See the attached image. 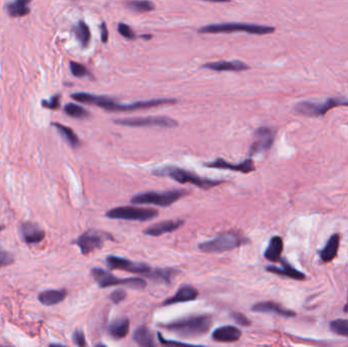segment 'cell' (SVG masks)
<instances>
[{
	"label": "cell",
	"mask_w": 348,
	"mask_h": 347,
	"mask_svg": "<svg viewBox=\"0 0 348 347\" xmlns=\"http://www.w3.org/2000/svg\"><path fill=\"white\" fill-rule=\"evenodd\" d=\"M71 97L81 103L96 105L99 108H102L106 111H114V112H125V111H135L140 109H148L155 108L158 106L175 104L176 100L173 98H161V99H153V100H146V101H137L128 104H122L114 101L111 98L105 96H98L94 94H89V93H74Z\"/></svg>",
	"instance_id": "cell-1"
},
{
	"label": "cell",
	"mask_w": 348,
	"mask_h": 347,
	"mask_svg": "<svg viewBox=\"0 0 348 347\" xmlns=\"http://www.w3.org/2000/svg\"><path fill=\"white\" fill-rule=\"evenodd\" d=\"M212 324L213 318L209 315H203L180 319L163 327L180 337H198L208 333Z\"/></svg>",
	"instance_id": "cell-2"
},
{
	"label": "cell",
	"mask_w": 348,
	"mask_h": 347,
	"mask_svg": "<svg viewBox=\"0 0 348 347\" xmlns=\"http://www.w3.org/2000/svg\"><path fill=\"white\" fill-rule=\"evenodd\" d=\"M153 173L157 176H167L179 183L194 184L202 190H209L222 183L221 180L200 177L192 171H187L176 166H166L163 168H159L154 170Z\"/></svg>",
	"instance_id": "cell-3"
},
{
	"label": "cell",
	"mask_w": 348,
	"mask_h": 347,
	"mask_svg": "<svg viewBox=\"0 0 348 347\" xmlns=\"http://www.w3.org/2000/svg\"><path fill=\"white\" fill-rule=\"evenodd\" d=\"M275 31L273 26L247 24V23H222V24H211L204 25L199 29L200 34H220V33H233V32H245L250 35H268Z\"/></svg>",
	"instance_id": "cell-4"
},
{
	"label": "cell",
	"mask_w": 348,
	"mask_h": 347,
	"mask_svg": "<svg viewBox=\"0 0 348 347\" xmlns=\"http://www.w3.org/2000/svg\"><path fill=\"white\" fill-rule=\"evenodd\" d=\"M187 194L186 191L175 190L168 192H146L132 197L130 202L133 205H154L166 208L171 206Z\"/></svg>",
	"instance_id": "cell-5"
},
{
	"label": "cell",
	"mask_w": 348,
	"mask_h": 347,
	"mask_svg": "<svg viewBox=\"0 0 348 347\" xmlns=\"http://www.w3.org/2000/svg\"><path fill=\"white\" fill-rule=\"evenodd\" d=\"M245 243V239L236 232H225L221 233L215 238L206 240L199 244V248L204 252L218 253L232 250Z\"/></svg>",
	"instance_id": "cell-6"
},
{
	"label": "cell",
	"mask_w": 348,
	"mask_h": 347,
	"mask_svg": "<svg viewBox=\"0 0 348 347\" xmlns=\"http://www.w3.org/2000/svg\"><path fill=\"white\" fill-rule=\"evenodd\" d=\"M92 276L96 280V282L101 288L111 287L116 285H125L136 289H144L147 286V282L144 279L132 277V278H118L112 275L110 272L102 268H94L91 271Z\"/></svg>",
	"instance_id": "cell-7"
},
{
	"label": "cell",
	"mask_w": 348,
	"mask_h": 347,
	"mask_svg": "<svg viewBox=\"0 0 348 347\" xmlns=\"http://www.w3.org/2000/svg\"><path fill=\"white\" fill-rule=\"evenodd\" d=\"M338 106H348V97L329 98L325 102H309L303 101L296 106L298 113L304 116H322L326 114L330 109Z\"/></svg>",
	"instance_id": "cell-8"
},
{
	"label": "cell",
	"mask_w": 348,
	"mask_h": 347,
	"mask_svg": "<svg viewBox=\"0 0 348 347\" xmlns=\"http://www.w3.org/2000/svg\"><path fill=\"white\" fill-rule=\"evenodd\" d=\"M159 212L154 209L148 208H137V207H117L113 208L106 213V216L110 219L128 220V221H140L145 222L156 218Z\"/></svg>",
	"instance_id": "cell-9"
},
{
	"label": "cell",
	"mask_w": 348,
	"mask_h": 347,
	"mask_svg": "<svg viewBox=\"0 0 348 347\" xmlns=\"http://www.w3.org/2000/svg\"><path fill=\"white\" fill-rule=\"evenodd\" d=\"M114 124L130 127H146V126H159V127H175L177 122L166 116H148V117H133L115 119Z\"/></svg>",
	"instance_id": "cell-10"
},
{
	"label": "cell",
	"mask_w": 348,
	"mask_h": 347,
	"mask_svg": "<svg viewBox=\"0 0 348 347\" xmlns=\"http://www.w3.org/2000/svg\"><path fill=\"white\" fill-rule=\"evenodd\" d=\"M112 239L111 235L98 230H88L75 240V245L81 249L83 255H89L90 252L103 248L105 239Z\"/></svg>",
	"instance_id": "cell-11"
},
{
	"label": "cell",
	"mask_w": 348,
	"mask_h": 347,
	"mask_svg": "<svg viewBox=\"0 0 348 347\" xmlns=\"http://www.w3.org/2000/svg\"><path fill=\"white\" fill-rule=\"evenodd\" d=\"M106 264L109 269L112 270H124L130 273L141 274L143 276L148 277L152 271L150 266L143 263H135L130 260L117 257V256H108L106 259Z\"/></svg>",
	"instance_id": "cell-12"
},
{
	"label": "cell",
	"mask_w": 348,
	"mask_h": 347,
	"mask_svg": "<svg viewBox=\"0 0 348 347\" xmlns=\"http://www.w3.org/2000/svg\"><path fill=\"white\" fill-rule=\"evenodd\" d=\"M275 140V131L271 127L263 126L256 130L255 141L249 148V155L253 156L269 150Z\"/></svg>",
	"instance_id": "cell-13"
},
{
	"label": "cell",
	"mask_w": 348,
	"mask_h": 347,
	"mask_svg": "<svg viewBox=\"0 0 348 347\" xmlns=\"http://www.w3.org/2000/svg\"><path fill=\"white\" fill-rule=\"evenodd\" d=\"M20 233L25 243L30 245H36L41 243L45 238V232L35 223L25 222L20 226Z\"/></svg>",
	"instance_id": "cell-14"
},
{
	"label": "cell",
	"mask_w": 348,
	"mask_h": 347,
	"mask_svg": "<svg viewBox=\"0 0 348 347\" xmlns=\"http://www.w3.org/2000/svg\"><path fill=\"white\" fill-rule=\"evenodd\" d=\"M205 166L210 167V168H218V169H228L232 171H237V172H243V173H249L255 171L256 167L253 164L251 159H247L244 162L239 164H231L229 162H227L224 159H217L215 161L210 162L205 164Z\"/></svg>",
	"instance_id": "cell-15"
},
{
	"label": "cell",
	"mask_w": 348,
	"mask_h": 347,
	"mask_svg": "<svg viewBox=\"0 0 348 347\" xmlns=\"http://www.w3.org/2000/svg\"><path fill=\"white\" fill-rule=\"evenodd\" d=\"M207 70L214 72H244L249 69V66L240 60H231V61H215L209 62L204 65Z\"/></svg>",
	"instance_id": "cell-16"
},
{
	"label": "cell",
	"mask_w": 348,
	"mask_h": 347,
	"mask_svg": "<svg viewBox=\"0 0 348 347\" xmlns=\"http://www.w3.org/2000/svg\"><path fill=\"white\" fill-rule=\"evenodd\" d=\"M240 337H242V332L237 327L231 325L219 327L212 334L213 340L225 343L236 342L240 339Z\"/></svg>",
	"instance_id": "cell-17"
},
{
	"label": "cell",
	"mask_w": 348,
	"mask_h": 347,
	"mask_svg": "<svg viewBox=\"0 0 348 347\" xmlns=\"http://www.w3.org/2000/svg\"><path fill=\"white\" fill-rule=\"evenodd\" d=\"M198 297H199V291L197 290V288L191 285H182L181 287L178 288L175 295L167 298L163 302V305H171V304H176L180 302L192 301L197 299Z\"/></svg>",
	"instance_id": "cell-18"
},
{
	"label": "cell",
	"mask_w": 348,
	"mask_h": 347,
	"mask_svg": "<svg viewBox=\"0 0 348 347\" xmlns=\"http://www.w3.org/2000/svg\"><path fill=\"white\" fill-rule=\"evenodd\" d=\"M182 224H183V221H181V220L162 221V222H159L157 224L150 226V227H148V228H146L144 230V233L146 235H150V236H160V235H163L165 233L173 232L174 230L178 229Z\"/></svg>",
	"instance_id": "cell-19"
},
{
	"label": "cell",
	"mask_w": 348,
	"mask_h": 347,
	"mask_svg": "<svg viewBox=\"0 0 348 347\" xmlns=\"http://www.w3.org/2000/svg\"><path fill=\"white\" fill-rule=\"evenodd\" d=\"M251 311L257 312V313H273V314H276L280 317H284V318L296 317V313H294L293 311L284 309L280 304L273 302V301H263V302L253 304L252 308H251Z\"/></svg>",
	"instance_id": "cell-20"
},
{
	"label": "cell",
	"mask_w": 348,
	"mask_h": 347,
	"mask_svg": "<svg viewBox=\"0 0 348 347\" xmlns=\"http://www.w3.org/2000/svg\"><path fill=\"white\" fill-rule=\"evenodd\" d=\"M32 0H12L4 5L7 15L11 18H22L30 15Z\"/></svg>",
	"instance_id": "cell-21"
},
{
	"label": "cell",
	"mask_w": 348,
	"mask_h": 347,
	"mask_svg": "<svg viewBox=\"0 0 348 347\" xmlns=\"http://www.w3.org/2000/svg\"><path fill=\"white\" fill-rule=\"evenodd\" d=\"M66 296H68V292L65 289H49L40 293L38 299L42 304L51 306L63 301Z\"/></svg>",
	"instance_id": "cell-22"
},
{
	"label": "cell",
	"mask_w": 348,
	"mask_h": 347,
	"mask_svg": "<svg viewBox=\"0 0 348 347\" xmlns=\"http://www.w3.org/2000/svg\"><path fill=\"white\" fill-rule=\"evenodd\" d=\"M281 267H276V266H269L267 267V271H269L273 274L280 275V276H285L294 280H304L305 276L303 273L299 272L296 268H293L291 265H289L285 261H281Z\"/></svg>",
	"instance_id": "cell-23"
},
{
	"label": "cell",
	"mask_w": 348,
	"mask_h": 347,
	"mask_svg": "<svg viewBox=\"0 0 348 347\" xmlns=\"http://www.w3.org/2000/svg\"><path fill=\"white\" fill-rule=\"evenodd\" d=\"M339 244H340L339 234H334L329 238L325 248L320 251V257L323 262L329 263L332 260L335 259L338 252Z\"/></svg>",
	"instance_id": "cell-24"
},
{
	"label": "cell",
	"mask_w": 348,
	"mask_h": 347,
	"mask_svg": "<svg viewBox=\"0 0 348 347\" xmlns=\"http://www.w3.org/2000/svg\"><path fill=\"white\" fill-rule=\"evenodd\" d=\"M283 250V240L280 236H273L270 239L269 246L267 247L264 256L267 260L271 262L280 261L281 253Z\"/></svg>",
	"instance_id": "cell-25"
},
{
	"label": "cell",
	"mask_w": 348,
	"mask_h": 347,
	"mask_svg": "<svg viewBox=\"0 0 348 347\" xmlns=\"http://www.w3.org/2000/svg\"><path fill=\"white\" fill-rule=\"evenodd\" d=\"M129 331V321L126 318L117 319L108 327V333L114 339L124 338Z\"/></svg>",
	"instance_id": "cell-26"
},
{
	"label": "cell",
	"mask_w": 348,
	"mask_h": 347,
	"mask_svg": "<svg viewBox=\"0 0 348 347\" xmlns=\"http://www.w3.org/2000/svg\"><path fill=\"white\" fill-rule=\"evenodd\" d=\"M133 340L141 346H145V347L156 346V342L154 340L151 330L147 328L146 326H141L135 331V333H133Z\"/></svg>",
	"instance_id": "cell-27"
},
{
	"label": "cell",
	"mask_w": 348,
	"mask_h": 347,
	"mask_svg": "<svg viewBox=\"0 0 348 347\" xmlns=\"http://www.w3.org/2000/svg\"><path fill=\"white\" fill-rule=\"evenodd\" d=\"M73 31L79 44L83 48H86L91 41V31L88 25L84 21H79L77 25L74 26Z\"/></svg>",
	"instance_id": "cell-28"
},
{
	"label": "cell",
	"mask_w": 348,
	"mask_h": 347,
	"mask_svg": "<svg viewBox=\"0 0 348 347\" xmlns=\"http://www.w3.org/2000/svg\"><path fill=\"white\" fill-rule=\"evenodd\" d=\"M52 126H54L57 129V131L60 133V136L68 142L73 148H77V147L81 146V141H79L78 137L71 127L65 126L58 123H53Z\"/></svg>",
	"instance_id": "cell-29"
},
{
	"label": "cell",
	"mask_w": 348,
	"mask_h": 347,
	"mask_svg": "<svg viewBox=\"0 0 348 347\" xmlns=\"http://www.w3.org/2000/svg\"><path fill=\"white\" fill-rule=\"evenodd\" d=\"M125 6L136 12H149L155 8V5L150 0H128Z\"/></svg>",
	"instance_id": "cell-30"
},
{
	"label": "cell",
	"mask_w": 348,
	"mask_h": 347,
	"mask_svg": "<svg viewBox=\"0 0 348 347\" xmlns=\"http://www.w3.org/2000/svg\"><path fill=\"white\" fill-rule=\"evenodd\" d=\"M64 112L69 116L76 119H84L90 116V112L84 107L74 103H69L64 106Z\"/></svg>",
	"instance_id": "cell-31"
},
{
	"label": "cell",
	"mask_w": 348,
	"mask_h": 347,
	"mask_svg": "<svg viewBox=\"0 0 348 347\" xmlns=\"http://www.w3.org/2000/svg\"><path fill=\"white\" fill-rule=\"evenodd\" d=\"M177 273L174 269L171 268H166V269H152L151 273L149 274L148 277L155 279V280H161L163 282L169 283L171 281V279Z\"/></svg>",
	"instance_id": "cell-32"
},
{
	"label": "cell",
	"mask_w": 348,
	"mask_h": 347,
	"mask_svg": "<svg viewBox=\"0 0 348 347\" xmlns=\"http://www.w3.org/2000/svg\"><path fill=\"white\" fill-rule=\"evenodd\" d=\"M330 328L336 334L348 337V320H334V321L330 323Z\"/></svg>",
	"instance_id": "cell-33"
},
{
	"label": "cell",
	"mask_w": 348,
	"mask_h": 347,
	"mask_svg": "<svg viewBox=\"0 0 348 347\" xmlns=\"http://www.w3.org/2000/svg\"><path fill=\"white\" fill-rule=\"evenodd\" d=\"M70 69L72 74L76 76V77H85V76H91L90 72L88 71V69L86 68L85 65L78 63V62H75V61H71L70 63Z\"/></svg>",
	"instance_id": "cell-34"
},
{
	"label": "cell",
	"mask_w": 348,
	"mask_h": 347,
	"mask_svg": "<svg viewBox=\"0 0 348 347\" xmlns=\"http://www.w3.org/2000/svg\"><path fill=\"white\" fill-rule=\"evenodd\" d=\"M41 104L44 108L50 110H56L60 107V95L56 94L54 96H52L49 100H42Z\"/></svg>",
	"instance_id": "cell-35"
},
{
	"label": "cell",
	"mask_w": 348,
	"mask_h": 347,
	"mask_svg": "<svg viewBox=\"0 0 348 347\" xmlns=\"http://www.w3.org/2000/svg\"><path fill=\"white\" fill-rule=\"evenodd\" d=\"M117 31H118V33L120 35H122L123 37H124L127 40H132V39L136 38L135 32H133L130 26L128 25H126V24L119 23L118 25H117Z\"/></svg>",
	"instance_id": "cell-36"
},
{
	"label": "cell",
	"mask_w": 348,
	"mask_h": 347,
	"mask_svg": "<svg viewBox=\"0 0 348 347\" xmlns=\"http://www.w3.org/2000/svg\"><path fill=\"white\" fill-rule=\"evenodd\" d=\"M15 262V258L10 252L0 249V268L3 266H8Z\"/></svg>",
	"instance_id": "cell-37"
},
{
	"label": "cell",
	"mask_w": 348,
	"mask_h": 347,
	"mask_svg": "<svg viewBox=\"0 0 348 347\" xmlns=\"http://www.w3.org/2000/svg\"><path fill=\"white\" fill-rule=\"evenodd\" d=\"M73 340L75 342V345L77 346H81V347H84V346H87V342H86V338H85V334H84V332L82 330H75V333H74V335H73Z\"/></svg>",
	"instance_id": "cell-38"
},
{
	"label": "cell",
	"mask_w": 348,
	"mask_h": 347,
	"mask_svg": "<svg viewBox=\"0 0 348 347\" xmlns=\"http://www.w3.org/2000/svg\"><path fill=\"white\" fill-rule=\"evenodd\" d=\"M232 319L234 320V322L240 326H249L250 325V321L242 313H232L231 314Z\"/></svg>",
	"instance_id": "cell-39"
},
{
	"label": "cell",
	"mask_w": 348,
	"mask_h": 347,
	"mask_svg": "<svg viewBox=\"0 0 348 347\" xmlns=\"http://www.w3.org/2000/svg\"><path fill=\"white\" fill-rule=\"evenodd\" d=\"M125 297H126V292L124 290H123V289L114 290L110 295V299L114 303H120V302L124 301L125 299Z\"/></svg>",
	"instance_id": "cell-40"
},
{
	"label": "cell",
	"mask_w": 348,
	"mask_h": 347,
	"mask_svg": "<svg viewBox=\"0 0 348 347\" xmlns=\"http://www.w3.org/2000/svg\"><path fill=\"white\" fill-rule=\"evenodd\" d=\"M100 31H101V40L103 43H107L109 39V31L107 29V25L105 23H102L100 25Z\"/></svg>",
	"instance_id": "cell-41"
},
{
	"label": "cell",
	"mask_w": 348,
	"mask_h": 347,
	"mask_svg": "<svg viewBox=\"0 0 348 347\" xmlns=\"http://www.w3.org/2000/svg\"><path fill=\"white\" fill-rule=\"evenodd\" d=\"M208 2H215V3H224V2H230V0H204Z\"/></svg>",
	"instance_id": "cell-42"
},
{
	"label": "cell",
	"mask_w": 348,
	"mask_h": 347,
	"mask_svg": "<svg viewBox=\"0 0 348 347\" xmlns=\"http://www.w3.org/2000/svg\"><path fill=\"white\" fill-rule=\"evenodd\" d=\"M345 313H348V293H347V301H346V303H345V305H344V310H343Z\"/></svg>",
	"instance_id": "cell-43"
},
{
	"label": "cell",
	"mask_w": 348,
	"mask_h": 347,
	"mask_svg": "<svg viewBox=\"0 0 348 347\" xmlns=\"http://www.w3.org/2000/svg\"><path fill=\"white\" fill-rule=\"evenodd\" d=\"M141 38L149 40V39H152V36H151V35H142V36H141Z\"/></svg>",
	"instance_id": "cell-44"
}]
</instances>
